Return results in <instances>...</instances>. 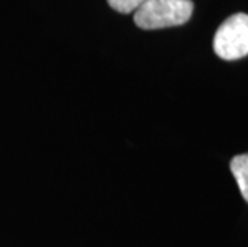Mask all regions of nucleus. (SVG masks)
Returning a JSON list of instances; mask_svg holds the SVG:
<instances>
[{
  "instance_id": "nucleus-1",
  "label": "nucleus",
  "mask_w": 248,
  "mask_h": 247,
  "mask_svg": "<svg viewBox=\"0 0 248 247\" xmlns=\"http://www.w3.org/2000/svg\"><path fill=\"white\" fill-rule=\"evenodd\" d=\"M192 12L191 0H146L135 12V23L144 31L173 28L187 23Z\"/></svg>"
},
{
  "instance_id": "nucleus-2",
  "label": "nucleus",
  "mask_w": 248,
  "mask_h": 247,
  "mask_svg": "<svg viewBox=\"0 0 248 247\" xmlns=\"http://www.w3.org/2000/svg\"><path fill=\"white\" fill-rule=\"evenodd\" d=\"M215 53L221 60L235 61L248 55V15L235 13L219 26L213 39Z\"/></svg>"
},
{
  "instance_id": "nucleus-3",
  "label": "nucleus",
  "mask_w": 248,
  "mask_h": 247,
  "mask_svg": "<svg viewBox=\"0 0 248 247\" xmlns=\"http://www.w3.org/2000/svg\"><path fill=\"white\" fill-rule=\"evenodd\" d=\"M231 172L234 175L237 186L242 193V196L248 202V152L232 157Z\"/></svg>"
},
{
  "instance_id": "nucleus-4",
  "label": "nucleus",
  "mask_w": 248,
  "mask_h": 247,
  "mask_svg": "<svg viewBox=\"0 0 248 247\" xmlns=\"http://www.w3.org/2000/svg\"><path fill=\"white\" fill-rule=\"evenodd\" d=\"M146 0H108V3L110 5V8H114L115 12L128 15L135 13Z\"/></svg>"
}]
</instances>
